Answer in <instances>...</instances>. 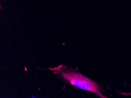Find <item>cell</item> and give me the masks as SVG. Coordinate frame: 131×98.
I'll use <instances>...</instances> for the list:
<instances>
[{"instance_id": "cell-1", "label": "cell", "mask_w": 131, "mask_h": 98, "mask_svg": "<svg viewBox=\"0 0 131 98\" xmlns=\"http://www.w3.org/2000/svg\"><path fill=\"white\" fill-rule=\"evenodd\" d=\"M49 68L66 82L82 90L96 93L101 98H106L100 92V87L97 83L74 69L62 65Z\"/></svg>"}]
</instances>
